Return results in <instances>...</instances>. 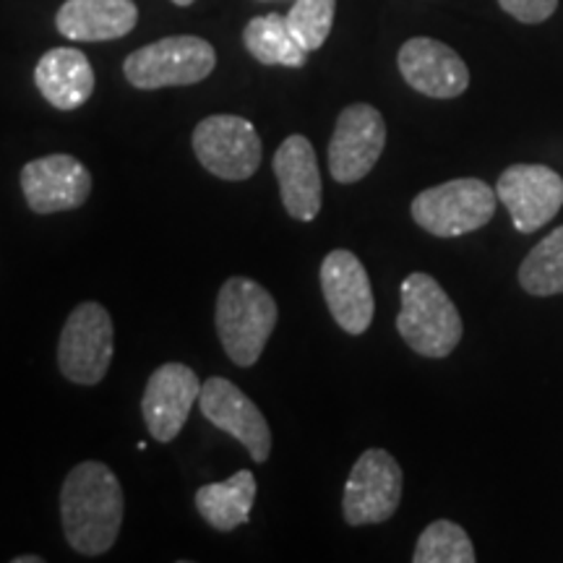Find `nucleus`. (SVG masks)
Segmentation results:
<instances>
[{
  "label": "nucleus",
  "instance_id": "nucleus-21",
  "mask_svg": "<svg viewBox=\"0 0 563 563\" xmlns=\"http://www.w3.org/2000/svg\"><path fill=\"white\" fill-rule=\"evenodd\" d=\"M519 285L534 298L563 295V224L527 253L519 266Z\"/></svg>",
  "mask_w": 563,
  "mask_h": 563
},
{
  "label": "nucleus",
  "instance_id": "nucleus-8",
  "mask_svg": "<svg viewBox=\"0 0 563 563\" xmlns=\"http://www.w3.org/2000/svg\"><path fill=\"white\" fill-rule=\"evenodd\" d=\"M196 159L222 180H249L262 165V139L241 115H209L194 129Z\"/></svg>",
  "mask_w": 563,
  "mask_h": 563
},
{
  "label": "nucleus",
  "instance_id": "nucleus-22",
  "mask_svg": "<svg viewBox=\"0 0 563 563\" xmlns=\"http://www.w3.org/2000/svg\"><path fill=\"white\" fill-rule=\"evenodd\" d=\"M477 553L464 527L449 519H435L420 532L415 545V563H475Z\"/></svg>",
  "mask_w": 563,
  "mask_h": 563
},
{
  "label": "nucleus",
  "instance_id": "nucleus-17",
  "mask_svg": "<svg viewBox=\"0 0 563 563\" xmlns=\"http://www.w3.org/2000/svg\"><path fill=\"white\" fill-rule=\"evenodd\" d=\"M136 24L139 9L133 0H66L55 16L58 32L74 42L121 40Z\"/></svg>",
  "mask_w": 563,
  "mask_h": 563
},
{
  "label": "nucleus",
  "instance_id": "nucleus-9",
  "mask_svg": "<svg viewBox=\"0 0 563 563\" xmlns=\"http://www.w3.org/2000/svg\"><path fill=\"white\" fill-rule=\"evenodd\" d=\"M386 146V121L373 104L355 102L340 112L329 141V170L342 186L368 178Z\"/></svg>",
  "mask_w": 563,
  "mask_h": 563
},
{
  "label": "nucleus",
  "instance_id": "nucleus-23",
  "mask_svg": "<svg viewBox=\"0 0 563 563\" xmlns=\"http://www.w3.org/2000/svg\"><path fill=\"white\" fill-rule=\"evenodd\" d=\"M336 0H295V5L287 13V26L292 37L300 42L302 51H319L329 40L334 26Z\"/></svg>",
  "mask_w": 563,
  "mask_h": 563
},
{
  "label": "nucleus",
  "instance_id": "nucleus-20",
  "mask_svg": "<svg viewBox=\"0 0 563 563\" xmlns=\"http://www.w3.org/2000/svg\"><path fill=\"white\" fill-rule=\"evenodd\" d=\"M243 45L262 66L302 68L308 60V51H302L300 42L292 37L287 16L282 13L251 19L243 30Z\"/></svg>",
  "mask_w": 563,
  "mask_h": 563
},
{
  "label": "nucleus",
  "instance_id": "nucleus-4",
  "mask_svg": "<svg viewBox=\"0 0 563 563\" xmlns=\"http://www.w3.org/2000/svg\"><path fill=\"white\" fill-rule=\"evenodd\" d=\"M498 207L496 188L481 178H456L412 199V220L435 238H460L485 228Z\"/></svg>",
  "mask_w": 563,
  "mask_h": 563
},
{
  "label": "nucleus",
  "instance_id": "nucleus-15",
  "mask_svg": "<svg viewBox=\"0 0 563 563\" xmlns=\"http://www.w3.org/2000/svg\"><path fill=\"white\" fill-rule=\"evenodd\" d=\"M402 79L433 100H454L470 87V68L462 55L433 37H412L399 47Z\"/></svg>",
  "mask_w": 563,
  "mask_h": 563
},
{
  "label": "nucleus",
  "instance_id": "nucleus-24",
  "mask_svg": "<svg viewBox=\"0 0 563 563\" xmlns=\"http://www.w3.org/2000/svg\"><path fill=\"white\" fill-rule=\"evenodd\" d=\"M498 5L522 24H543L559 9V0H498Z\"/></svg>",
  "mask_w": 563,
  "mask_h": 563
},
{
  "label": "nucleus",
  "instance_id": "nucleus-5",
  "mask_svg": "<svg viewBox=\"0 0 563 563\" xmlns=\"http://www.w3.org/2000/svg\"><path fill=\"white\" fill-rule=\"evenodd\" d=\"M217 66V53L211 42L178 34L152 42L133 51L123 63V74L131 87L154 91L165 87H191L207 79Z\"/></svg>",
  "mask_w": 563,
  "mask_h": 563
},
{
  "label": "nucleus",
  "instance_id": "nucleus-11",
  "mask_svg": "<svg viewBox=\"0 0 563 563\" xmlns=\"http://www.w3.org/2000/svg\"><path fill=\"white\" fill-rule=\"evenodd\" d=\"M21 194L34 214L81 209L91 196V173L70 154H47L21 167Z\"/></svg>",
  "mask_w": 563,
  "mask_h": 563
},
{
  "label": "nucleus",
  "instance_id": "nucleus-18",
  "mask_svg": "<svg viewBox=\"0 0 563 563\" xmlns=\"http://www.w3.org/2000/svg\"><path fill=\"white\" fill-rule=\"evenodd\" d=\"M34 84L55 110L70 112L81 108L95 91V68L76 47H53L34 68Z\"/></svg>",
  "mask_w": 563,
  "mask_h": 563
},
{
  "label": "nucleus",
  "instance_id": "nucleus-13",
  "mask_svg": "<svg viewBox=\"0 0 563 563\" xmlns=\"http://www.w3.org/2000/svg\"><path fill=\"white\" fill-rule=\"evenodd\" d=\"M321 292L340 329L352 336L368 332L376 302L368 272L355 253L344 249L327 253L321 262Z\"/></svg>",
  "mask_w": 563,
  "mask_h": 563
},
{
  "label": "nucleus",
  "instance_id": "nucleus-6",
  "mask_svg": "<svg viewBox=\"0 0 563 563\" xmlns=\"http://www.w3.org/2000/svg\"><path fill=\"white\" fill-rule=\"evenodd\" d=\"M115 355V327L108 308L89 300L76 306L63 323L58 368L70 384L95 386L108 376Z\"/></svg>",
  "mask_w": 563,
  "mask_h": 563
},
{
  "label": "nucleus",
  "instance_id": "nucleus-26",
  "mask_svg": "<svg viewBox=\"0 0 563 563\" xmlns=\"http://www.w3.org/2000/svg\"><path fill=\"white\" fill-rule=\"evenodd\" d=\"M175 5H191V3H196V0H173Z\"/></svg>",
  "mask_w": 563,
  "mask_h": 563
},
{
  "label": "nucleus",
  "instance_id": "nucleus-16",
  "mask_svg": "<svg viewBox=\"0 0 563 563\" xmlns=\"http://www.w3.org/2000/svg\"><path fill=\"white\" fill-rule=\"evenodd\" d=\"M272 167L287 214L298 222H313L323 203V186L319 157H316L311 141L300 133L287 136L274 154Z\"/></svg>",
  "mask_w": 563,
  "mask_h": 563
},
{
  "label": "nucleus",
  "instance_id": "nucleus-2",
  "mask_svg": "<svg viewBox=\"0 0 563 563\" xmlns=\"http://www.w3.org/2000/svg\"><path fill=\"white\" fill-rule=\"evenodd\" d=\"M277 319V300L266 287L249 277H230L217 295V336L230 361L241 368L258 363Z\"/></svg>",
  "mask_w": 563,
  "mask_h": 563
},
{
  "label": "nucleus",
  "instance_id": "nucleus-7",
  "mask_svg": "<svg viewBox=\"0 0 563 563\" xmlns=\"http://www.w3.org/2000/svg\"><path fill=\"white\" fill-rule=\"evenodd\" d=\"M402 501V467L386 449H365L357 456L342 496L344 522L350 527L382 525Z\"/></svg>",
  "mask_w": 563,
  "mask_h": 563
},
{
  "label": "nucleus",
  "instance_id": "nucleus-3",
  "mask_svg": "<svg viewBox=\"0 0 563 563\" xmlns=\"http://www.w3.org/2000/svg\"><path fill=\"white\" fill-rule=\"evenodd\" d=\"M397 332L422 357L452 355L462 342L464 323L446 290L431 274L415 272L402 282V308L397 316Z\"/></svg>",
  "mask_w": 563,
  "mask_h": 563
},
{
  "label": "nucleus",
  "instance_id": "nucleus-25",
  "mask_svg": "<svg viewBox=\"0 0 563 563\" xmlns=\"http://www.w3.org/2000/svg\"><path fill=\"white\" fill-rule=\"evenodd\" d=\"M13 563H42L40 555H19V559H13Z\"/></svg>",
  "mask_w": 563,
  "mask_h": 563
},
{
  "label": "nucleus",
  "instance_id": "nucleus-14",
  "mask_svg": "<svg viewBox=\"0 0 563 563\" xmlns=\"http://www.w3.org/2000/svg\"><path fill=\"white\" fill-rule=\"evenodd\" d=\"M201 382L194 368L183 363H165L152 373L141 397V415L152 439L170 443L183 431L188 415L199 402Z\"/></svg>",
  "mask_w": 563,
  "mask_h": 563
},
{
  "label": "nucleus",
  "instance_id": "nucleus-12",
  "mask_svg": "<svg viewBox=\"0 0 563 563\" xmlns=\"http://www.w3.org/2000/svg\"><path fill=\"white\" fill-rule=\"evenodd\" d=\"M201 415L211 426L230 433L232 439L241 441L249 449L251 460L264 464L272 454V431L264 412L256 402L243 394L241 386H235L228 378L211 376L201 384L199 394Z\"/></svg>",
  "mask_w": 563,
  "mask_h": 563
},
{
  "label": "nucleus",
  "instance_id": "nucleus-10",
  "mask_svg": "<svg viewBox=\"0 0 563 563\" xmlns=\"http://www.w3.org/2000/svg\"><path fill=\"white\" fill-rule=\"evenodd\" d=\"M496 196L509 211L514 228L525 235L545 228L563 207V178L548 165L506 167L498 175Z\"/></svg>",
  "mask_w": 563,
  "mask_h": 563
},
{
  "label": "nucleus",
  "instance_id": "nucleus-19",
  "mask_svg": "<svg viewBox=\"0 0 563 563\" xmlns=\"http://www.w3.org/2000/svg\"><path fill=\"white\" fill-rule=\"evenodd\" d=\"M256 490L258 485L251 470H241L224 483L201 485L196 490V509L217 532H232L251 519Z\"/></svg>",
  "mask_w": 563,
  "mask_h": 563
},
{
  "label": "nucleus",
  "instance_id": "nucleus-1",
  "mask_svg": "<svg viewBox=\"0 0 563 563\" xmlns=\"http://www.w3.org/2000/svg\"><path fill=\"white\" fill-rule=\"evenodd\" d=\"M123 511V488L108 464L81 462L63 481L60 522L76 553H108L121 532Z\"/></svg>",
  "mask_w": 563,
  "mask_h": 563
}]
</instances>
